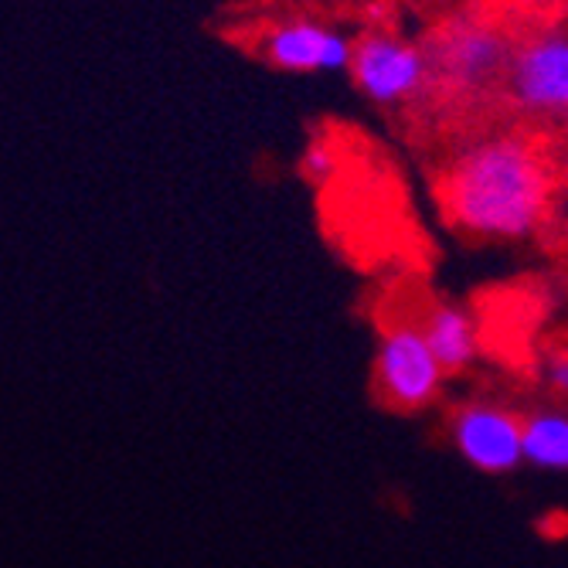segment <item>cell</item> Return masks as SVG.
<instances>
[{
    "label": "cell",
    "instance_id": "3957f363",
    "mask_svg": "<svg viewBox=\"0 0 568 568\" xmlns=\"http://www.w3.org/2000/svg\"><path fill=\"white\" fill-rule=\"evenodd\" d=\"M507 99L541 123H568V31L545 28L510 48Z\"/></svg>",
    "mask_w": 568,
    "mask_h": 568
},
{
    "label": "cell",
    "instance_id": "7a4b0ae2",
    "mask_svg": "<svg viewBox=\"0 0 568 568\" xmlns=\"http://www.w3.org/2000/svg\"><path fill=\"white\" fill-rule=\"evenodd\" d=\"M510 48L514 41L500 28L474 14H459L446 21L426 48L429 75L446 92L480 95L504 79Z\"/></svg>",
    "mask_w": 568,
    "mask_h": 568
},
{
    "label": "cell",
    "instance_id": "8992f818",
    "mask_svg": "<svg viewBox=\"0 0 568 568\" xmlns=\"http://www.w3.org/2000/svg\"><path fill=\"white\" fill-rule=\"evenodd\" d=\"M449 436L456 453L480 474H510L521 467V416L500 402H463Z\"/></svg>",
    "mask_w": 568,
    "mask_h": 568
},
{
    "label": "cell",
    "instance_id": "8fae6325",
    "mask_svg": "<svg viewBox=\"0 0 568 568\" xmlns=\"http://www.w3.org/2000/svg\"><path fill=\"white\" fill-rule=\"evenodd\" d=\"M541 378H545L548 392H555L558 398H568V351H548L545 354Z\"/></svg>",
    "mask_w": 568,
    "mask_h": 568
},
{
    "label": "cell",
    "instance_id": "52a82bcc",
    "mask_svg": "<svg viewBox=\"0 0 568 568\" xmlns=\"http://www.w3.org/2000/svg\"><path fill=\"white\" fill-rule=\"evenodd\" d=\"M351 48L354 38L334 24L290 18L263 34L260 55L280 72H347Z\"/></svg>",
    "mask_w": 568,
    "mask_h": 568
},
{
    "label": "cell",
    "instance_id": "ba28073f",
    "mask_svg": "<svg viewBox=\"0 0 568 568\" xmlns=\"http://www.w3.org/2000/svg\"><path fill=\"white\" fill-rule=\"evenodd\" d=\"M416 327L423 331V337H426L433 357L439 361L446 378L467 372L480 357V324L467 306L439 300L426 310Z\"/></svg>",
    "mask_w": 568,
    "mask_h": 568
},
{
    "label": "cell",
    "instance_id": "5b68a950",
    "mask_svg": "<svg viewBox=\"0 0 568 568\" xmlns=\"http://www.w3.org/2000/svg\"><path fill=\"white\" fill-rule=\"evenodd\" d=\"M443 382L446 375L416 324H395L382 331L375 354V388L388 408L423 412L439 398Z\"/></svg>",
    "mask_w": 568,
    "mask_h": 568
},
{
    "label": "cell",
    "instance_id": "30bf717a",
    "mask_svg": "<svg viewBox=\"0 0 568 568\" xmlns=\"http://www.w3.org/2000/svg\"><path fill=\"white\" fill-rule=\"evenodd\" d=\"M337 164H341V153H337V143L327 140V136H314L303 153H300V174L314 184H324L337 174Z\"/></svg>",
    "mask_w": 568,
    "mask_h": 568
},
{
    "label": "cell",
    "instance_id": "9c48e42d",
    "mask_svg": "<svg viewBox=\"0 0 568 568\" xmlns=\"http://www.w3.org/2000/svg\"><path fill=\"white\" fill-rule=\"evenodd\" d=\"M521 459L535 470L568 474V408L541 405L521 416Z\"/></svg>",
    "mask_w": 568,
    "mask_h": 568
},
{
    "label": "cell",
    "instance_id": "6da1fadb",
    "mask_svg": "<svg viewBox=\"0 0 568 568\" xmlns=\"http://www.w3.org/2000/svg\"><path fill=\"white\" fill-rule=\"evenodd\" d=\"M555 178L545 146L500 130L463 146L439 178V204L453 229L480 242H525L551 215Z\"/></svg>",
    "mask_w": 568,
    "mask_h": 568
},
{
    "label": "cell",
    "instance_id": "277c9868",
    "mask_svg": "<svg viewBox=\"0 0 568 568\" xmlns=\"http://www.w3.org/2000/svg\"><path fill=\"white\" fill-rule=\"evenodd\" d=\"M347 72L354 89L382 110L419 99L433 82L426 48L392 31L361 34L351 48Z\"/></svg>",
    "mask_w": 568,
    "mask_h": 568
}]
</instances>
